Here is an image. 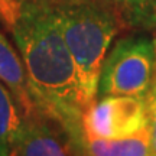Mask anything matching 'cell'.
Here are the masks:
<instances>
[{
    "instance_id": "8",
    "label": "cell",
    "mask_w": 156,
    "mask_h": 156,
    "mask_svg": "<svg viewBox=\"0 0 156 156\" xmlns=\"http://www.w3.org/2000/svg\"><path fill=\"white\" fill-rule=\"evenodd\" d=\"M25 114L15 95L0 81V156H17Z\"/></svg>"
},
{
    "instance_id": "3",
    "label": "cell",
    "mask_w": 156,
    "mask_h": 156,
    "mask_svg": "<svg viewBox=\"0 0 156 156\" xmlns=\"http://www.w3.org/2000/svg\"><path fill=\"white\" fill-rule=\"evenodd\" d=\"M156 75V38L134 35L119 39L103 61L97 97L146 98Z\"/></svg>"
},
{
    "instance_id": "5",
    "label": "cell",
    "mask_w": 156,
    "mask_h": 156,
    "mask_svg": "<svg viewBox=\"0 0 156 156\" xmlns=\"http://www.w3.org/2000/svg\"><path fill=\"white\" fill-rule=\"evenodd\" d=\"M55 124L38 110L25 116L17 156H77L65 134L58 133Z\"/></svg>"
},
{
    "instance_id": "7",
    "label": "cell",
    "mask_w": 156,
    "mask_h": 156,
    "mask_svg": "<svg viewBox=\"0 0 156 156\" xmlns=\"http://www.w3.org/2000/svg\"><path fill=\"white\" fill-rule=\"evenodd\" d=\"M77 156H152L149 127L132 136L116 139L84 134Z\"/></svg>"
},
{
    "instance_id": "11",
    "label": "cell",
    "mask_w": 156,
    "mask_h": 156,
    "mask_svg": "<svg viewBox=\"0 0 156 156\" xmlns=\"http://www.w3.org/2000/svg\"><path fill=\"white\" fill-rule=\"evenodd\" d=\"M20 7V0H0V19L10 28Z\"/></svg>"
},
{
    "instance_id": "12",
    "label": "cell",
    "mask_w": 156,
    "mask_h": 156,
    "mask_svg": "<svg viewBox=\"0 0 156 156\" xmlns=\"http://www.w3.org/2000/svg\"><path fill=\"white\" fill-rule=\"evenodd\" d=\"M155 2H156V0H155Z\"/></svg>"
},
{
    "instance_id": "2",
    "label": "cell",
    "mask_w": 156,
    "mask_h": 156,
    "mask_svg": "<svg viewBox=\"0 0 156 156\" xmlns=\"http://www.w3.org/2000/svg\"><path fill=\"white\" fill-rule=\"evenodd\" d=\"M55 12L77 69L85 108L97 98L103 61L120 28L122 17L101 0H48Z\"/></svg>"
},
{
    "instance_id": "1",
    "label": "cell",
    "mask_w": 156,
    "mask_h": 156,
    "mask_svg": "<svg viewBox=\"0 0 156 156\" xmlns=\"http://www.w3.org/2000/svg\"><path fill=\"white\" fill-rule=\"evenodd\" d=\"M10 30L36 110L55 123L77 155L84 137L83 116L87 108L73 56L49 2L20 0Z\"/></svg>"
},
{
    "instance_id": "9",
    "label": "cell",
    "mask_w": 156,
    "mask_h": 156,
    "mask_svg": "<svg viewBox=\"0 0 156 156\" xmlns=\"http://www.w3.org/2000/svg\"><path fill=\"white\" fill-rule=\"evenodd\" d=\"M119 13L124 25L139 29L156 28L155 0H101Z\"/></svg>"
},
{
    "instance_id": "4",
    "label": "cell",
    "mask_w": 156,
    "mask_h": 156,
    "mask_svg": "<svg viewBox=\"0 0 156 156\" xmlns=\"http://www.w3.org/2000/svg\"><path fill=\"white\" fill-rule=\"evenodd\" d=\"M147 126L146 98L132 95L97 97L83 116L84 134L103 139L132 136Z\"/></svg>"
},
{
    "instance_id": "6",
    "label": "cell",
    "mask_w": 156,
    "mask_h": 156,
    "mask_svg": "<svg viewBox=\"0 0 156 156\" xmlns=\"http://www.w3.org/2000/svg\"><path fill=\"white\" fill-rule=\"evenodd\" d=\"M0 81L12 91L25 116L36 110L29 91V84L22 56L0 32Z\"/></svg>"
},
{
    "instance_id": "10",
    "label": "cell",
    "mask_w": 156,
    "mask_h": 156,
    "mask_svg": "<svg viewBox=\"0 0 156 156\" xmlns=\"http://www.w3.org/2000/svg\"><path fill=\"white\" fill-rule=\"evenodd\" d=\"M147 103V114H149V134H151V146L152 156H156V75L152 88L146 97Z\"/></svg>"
}]
</instances>
